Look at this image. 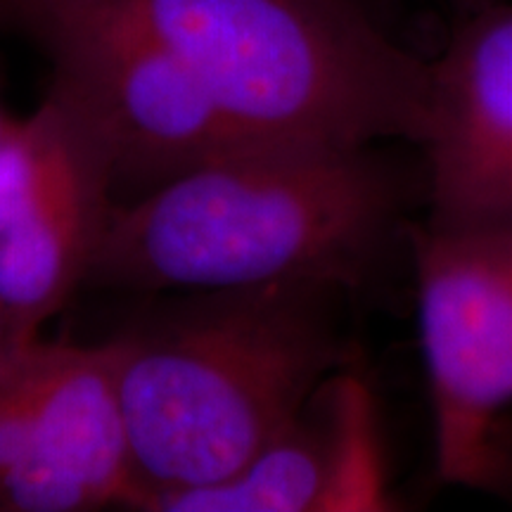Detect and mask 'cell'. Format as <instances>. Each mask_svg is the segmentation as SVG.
<instances>
[{
    "instance_id": "6da1fadb",
    "label": "cell",
    "mask_w": 512,
    "mask_h": 512,
    "mask_svg": "<svg viewBox=\"0 0 512 512\" xmlns=\"http://www.w3.org/2000/svg\"><path fill=\"white\" fill-rule=\"evenodd\" d=\"M396 204L394 178L368 147L252 145L114 204L86 285L347 290L380 256Z\"/></svg>"
},
{
    "instance_id": "7a4b0ae2",
    "label": "cell",
    "mask_w": 512,
    "mask_h": 512,
    "mask_svg": "<svg viewBox=\"0 0 512 512\" xmlns=\"http://www.w3.org/2000/svg\"><path fill=\"white\" fill-rule=\"evenodd\" d=\"M339 292L318 283L178 292L188 297L110 339L138 510L155 494L233 475L342 370Z\"/></svg>"
},
{
    "instance_id": "3957f363",
    "label": "cell",
    "mask_w": 512,
    "mask_h": 512,
    "mask_svg": "<svg viewBox=\"0 0 512 512\" xmlns=\"http://www.w3.org/2000/svg\"><path fill=\"white\" fill-rule=\"evenodd\" d=\"M150 38L256 143H422L432 72L363 0H57Z\"/></svg>"
},
{
    "instance_id": "277c9868",
    "label": "cell",
    "mask_w": 512,
    "mask_h": 512,
    "mask_svg": "<svg viewBox=\"0 0 512 512\" xmlns=\"http://www.w3.org/2000/svg\"><path fill=\"white\" fill-rule=\"evenodd\" d=\"M0 8L46 55L50 93L98 138L114 190L133 185L145 195L261 145L228 124L188 69L150 38L57 0H0Z\"/></svg>"
},
{
    "instance_id": "5b68a950",
    "label": "cell",
    "mask_w": 512,
    "mask_h": 512,
    "mask_svg": "<svg viewBox=\"0 0 512 512\" xmlns=\"http://www.w3.org/2000/svg\"><path fill=\"white\" fill-rule=\"evenodd\" d=\"M415 275L437 472L491 486L498 418L512 403V214L430 221L415 233Z\"/></svg>"
},
{
    "instance_id": "8992f818",
    "label": "cell",
    "mask_w": 512,
    "mask_h": 512,
    "mask_svg": "<svg viewBox=\"0 0 512 512\" xmlns=\"http://www.w3.org/2000/svg\"><path fill=\"white\" fill-rule=\"evenodd\" d=\"M110 159L55 93L0 133V313L27 342L88 283L114 209Z\"/></svg>"
},
{
    "instance_id": "52a82bcc",
    "label": "cell",
    "mask_w": 512,
    "mask_h": 512,
    "mask_svg": "<svg viewBox=\"0 0 512 512\" xmlns=\"http://www.w3.org/2000/svg\"><path fill=\"white\" fill-rule=\"evenodd\" d=\"M375 406L351 373L330 375L304 411L233 475L155 494L152 512H377L392 510Z\"/></svg>"
},
{
    "instance_id": "ba28073f",
    "label": "cell",
    "mask_w": 512,
    "mask_h": 512,
    "mask_svg": "<svg viewBox=\"0 0 512 512\" xmlns=\"http://www.w3.org/2000/svg\"><path fill=\"white\" fill-rule=\"evenodd\" d=\"M430 72V221L512 214V5L482 0Z\"/></svg>"
},
{
    "instance_id": "9c48e42d",
    "label": "cell",
    "mask_w": 512,
    "mask_h": 512,
    "mask_svg": "<svg viewBox=\"0 0 512 512\" xmlns=\"http://www.w3.org/2000/svg\"><path fill=\"white\" fill-rule=\"evenodd\" d=\"M31 344L34 342H27V339L19 337L17 332L12 330L8 320L3 318V313H0V375L8 373L12 363H15L17 358L31 347Z\"/></svg>"
},
{
    "instance_id": "30bf717a",
    "label": "cell",
    "mask_w": 512,
    "mask_h": 512,
    "mask_svg": "<svg viewBox=\"0 0 512 512\" xmlns=\"http://www.w3.org/2000/svg\"><path fill=\"white\" fill-rule=\"evenodd\" d=\"M8 121H10V117H5V112L0 110V133H3V128L8 126Z\"/></svg>"
}]
</instances>
